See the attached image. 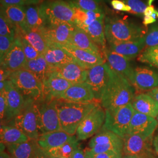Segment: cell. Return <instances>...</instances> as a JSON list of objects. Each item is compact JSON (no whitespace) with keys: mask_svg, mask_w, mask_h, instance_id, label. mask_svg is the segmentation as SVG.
<instances>
[{"mask_svg":"<svg viewBox=\"0 0 158 158\" xmlns=\"http://www.w3.org/2000/svg\"><path fill=\"white\" fill-rule=\"evenodd\" d=\"M135 96L134 85L111 69L110 77L100 100L102 108L107 110L124 106L131 103Z\"/></svg>","mask_w":158,"mask_h":158,"instance_id":"1","label":"cell"},{"mask_svg":"<svg viewBox=\"0 0 158 158\" xmlns=\"http://www.w3.org/2000/svg\"><path fill=\"white\" fill-rule=\"evenodd\" d=\"M98 103L97 101L78 103L57 99V109L62 130L70 135L76 134L79 125Z\"/></svg>","mask_w":158,"mask_h":158,"instance_id":"2","label":"cell"},{"mask_svg":"<svg viewBox=\"0 0 158 158\" xmlns=\"http://www.w3.org/2000/svg\"><path fill=\"white\" fill-rule=\"evenodd\" d=\"M104 30L108 44L138 40L146 35L144 29L141 27L118 18H105Z\"/></svg>","mask_w":158,"mask_h":158,"instance_id":"3","label":"cell"},{"mask_svg":"<svg viewBox=\"0 0 158 158\" xmlns=\"http://www.w3.org/2000/svg\"><path fill=\"white\" fill-rule=\"evenodd\" d=\"M8 80L11 81L25 100L42 101L43 84L28 70L22 69L12 72Z\"/></svg>","mask_w":158,"mask_h":158,"instance_id":"4","label":"cell"},{"mask_svg":"<svg viewBox=\"0 0 158 158\" xmlns=\"http://www.w3.org/2000/svg\"><path fill=\"white\" fill-rule=\"evenodd\" d=\"M134 111L131 103L105 110L106 118L102 128L110 131L124 139L128 135L130 122Z\"/></svg>","mask_w":158,"mask_h":158,"instance_id":"5","label":"cell"},{"mask_svg":"<svg viewBox=\"0 0 158 158\" xmlns=\"http://www.w3.org/2000/svg\"><path fill=\"white\" fill-rule=\"evenodd\" d=\"M7 124L12 125L22 131L31 140L37 141L40 137L36 102L26 100L22 111Z\"/></svg>","mask_w":158,"mask_h":158,"instance_id":"6","label":"cell"},{"mask_svg":"<svg viewBox=\"0 0 158 158\" xmlns=\"http://www.w3.org/2000/svg\"><path fill=\"white\" fill-rule=\"evenodd\" d=\"M40 11L46 25L74 23V11L70 3L63 0L46 1L40 6Z\"/></svg>","mask_w":158,"mask_h":158,"instance_id":"7","label":"cell"},{"mask_svg":"<svg viewBox=\"0 0 158 158\" xmlns=\"http://www.w3.org/2000/svg\"><path fill=\"white\" fill-rule=\"evenodd\" d=\"M124 140L113 132L102 128L89 143L88 151L93 153L115 152L123 154Z\"/></svg>","mask_w":158,"mask_h":158,"instance_id":"8","label":"cell"},{"mask_svg":"<svg viewBox=\"0 0 158 158\" xmlns=\"http://www.w3.org/2000/svg\"><path fill=\"white\" fill-rule=\"evenodd\" d=\"M57 99H54L36 102L40 135L62 130L57 109Z\"/></svg>","mask_w":158,"mask_h":158,"instance_id":"9","label":"cell"},{"mask_svg":"<svg viewBox=\"0 0 158 158\" xmlns=\"http://www.w3.org/2000/svg\"><path fill=\"white\" fill-rule=\"evenodd\" d=\"M106 118L105 110L98 103L83 119L76 131L79 141L86 140L102 130Z\"/></svg>","mask_w":158,"mask_h":158,"instance_id":"10","label":"cell"},{"mask_svg":"<svg viewBox=\"0 0 158 158\" xmlns=\"http://www.w3.org/2000/svg\"><path fill=\"white\" fill-rule=\"evenodd\" d=\"M111 68L106 62L87 69L85 82L90 86L96 101L100 103L110 77Z\"/></svg>","mask_w":158,"mask_h":158,"instance_id":"11","label":"cell"},{"mask_svg":"<svg viewBox=\"0 0 158 158\" xmlns=\"http://www.w3.org/2000/svg\"><path fill=\"white\" fill-rule=\"evenodd\" d=\"M124 140L123 155L138 156L143 158H155L151 155L150 142L152 136L141 134H128Z\"/></svg>","mask_w":158,"mask_h":158,"instance_id":"12","label":"cell"},{"mask_svg":"<svg viewBox=\"0 0 158 158\" xmlns=\"http://www.w3.org/2000/svg\"><path fill=\"white\" fill-rule=\"evenodd\" d=\"M75 27L74 23H59L46 25L41 31L49 45H68L70 44Z\"/></svg>","mask_w":158,"mask_h":158,"instance_id":"13","label":"cell"},{"mask_svg":"<svg viewBox=\"0 0 158 158\" xmlns=\"http://www.w3.org/2000/svg\"><path fill=\"white\" fill-rule=\"evenodd\" d=\"M4 89L6 96L5 118L1 124H7L22 111L26 100L10 80L5 81Z\"/></svg>","mask_w":158,"mask_h":158,"instance_id":"14","label":"cell"},{"mask_svg":"<svg viewBox=\"0 0 158 158\" xmlns=\"http://www.w3.org/2000/svg\"><path fill=\"white\" fill-rule=\"evenodd\" d=\"M27 62L21 38L17 36L11 49L1 60V68L12 73L23 69Z\"/></svg>","mask_w":158,"mask_h":158,"instance_id":"15","label":"cell"},{"mask_svg":"<svg viewBox=\"0 0 158 158\" xmlns=\"http://www.w3.org/2000/svg\"><path fill=\"white\" fill-rule=\"evenodd\" d=\"M102 52L110 68L117 73L124 76L132 85L135 69L130 64V60L111 51L107 47L102 50Z\"/></svg>","mask_w":158,"mask_h":158,"instance_id":"16","label":"cell"},{"mask_svg":"<svg viewBox=\"0 0 158 158\" xmlns=\"http://www.w3.org/2000/svg\"><path fill=\"white\" fill-rule=\"evenodd\" d=\"M56 45L66 51L76 60V62L86 69L106 62L102 54H96L89 51L83 50L70 44Z\"/></svg>","mask_w":158,"mask_h":158,"instance_id":"17","label":"cell"},{"mask_svg":"<svg viewBox=\"0 0 158 158\" xmlns=\"http://www.w3.org/2000/svg\"><path fill=\"white\" fill-rule=\"evenodd\" d=\"M158 126L156 118L134 111L130 122L128 134H141L151 137Z\"/></svg>","mask_w":158,"mask_h":158,"instance_id":"18","label":"cell"},{"mask_svg":"<svg viewBox=\"0 0 158 158\" xmlns=\"http://www.w3.org/2000/svg\"><path fill=\"white\" fill-rule=\"evenodd\" d=\"M72 85L68 80L51 73L43 82L42 101L59 99Z\"/></svg>","mask_w":158,"mask_h":158,"instance_id":"19","label":"cell"},{"mask_svg":"<svg viewBox=\"0 0 158 158\" xmlns=\"http://www.w3.org/2000/svg\"><path fill=\"white\" fill-rule=\"evenodd\" d=\"M6 151L12 158H42L44 151L36 140H29L17 144L6 145Z\"/></svg>","mask_w":158,"mask_h":158,"instance_id":"20","label":"cell"},{"mask_svg":"<svg viewBox=\"0 0 158 158\" xmlns=\"http://www.w3.org/2000/svg\"><path fill=\"white\" fill-rule=\"evenodd\" d=\"M59 99L78 103H88L96 101L90 86L85 81L73 84Z\"/></svg>","mask_w":158,"mask_h":158,"instance_id":"21","label":"cell"},{"mask_svg":"<svg viewBox=\"0 0 158 158\" xmlns=\"http://www.w3.org/2000/svg\"><path fill=\"white\" fill-rule=\"evenodd\" d=\"M132 85L136 89L151 90L158 87V73L149 68H136Z\"/></svg>","mask_w":158,"mask_h":158,"instance_id":"22","label":"cell"},{"mask_svg":"<svg viewBox=\"0 0 158 158\" xmlns=\"http://www.w3.org/2000/svg\"><path fill=\"white\" fill-rule=\"evenodd\" d=\"M87 69L77 63H69L57 68L52 69V73L65 79L72 84L85 81Z\"/></svg>","mask_w":158,"mask_h":158,"instance_id":"23","label":"cell"},{"mask_svg":"<svg viewBox=\"0 0 158 158\" xmlns=\"http://www.w3.org/2000/svg\"><path fill=\"white\" fill-rule=\"evenodd\" d=\"M109 49L131 60L139 56L145 48V36L138 40L108 44Z\"/></svg>","mask_w":158,"mask_h":158,"instance_id":"24","label":"cell"},{"mask_svg":"<svg viewBox=\"0 0 158 158\" xmlns=\"http://www.w3.org/2000/svg\"><path fill=\"white\" fill-rule=\"evenodd\" d=\"M42 55L52 69L57 68L69 63H77L73 57L66 51L55 44H49Z\"/></svg>","mask_w":158,"mask_h":158,"instance_id":"25","label":"cell"},{"mask_svg":"<svg viewBox=\"0 0 158 158\" xmlns=\"http://www.w3.org/2000/svg\"><path fill=\"white\" fill-rule=\"evenodd\" d=\"M72 136L62 130H60L41 134L37 142L40 148L44 152H47L60 147L68 142Z\"/></svg>","mask_w":158,"mask_h":158,"instance_id":"26","label":"cell"},{"mask_svg":"<svg viewBox=\"0 0 158 158\" xmlns=\"http://www.w3.org/2000/svg\"><path fill=\"white\" fill-rule=\"evenodd\" d=\"M131 104L137 112L155 118L158 117V102L147 93H142L135 96Z\"/></svg>","mask_w":158,"mask_h":158,"instance_id":"27","label":"cell"},{"mask_svg":"<svg viewBox=\"0 0 158 158\" xmlns=\"http://www.w3.org/2000/svg\"><path fill=\"white\" fill-rule=\"evenodd\" d=\"M1 13L17 28V32L28 28L26 21L25 7L20 6H1Z\"/></svg>","mask_w":158,"mask_h":158,"instance_id":"28","label":"cell"},{"mask_svg":"<svg viewBox=\"0 0 158 158\" xmlns=\"http://www.w3.org/2000/svg\"><path fill=\"white\" fill-rule=\"evenodd\" d=\"M70 45L96 54H102V53L99 46L93 42L86 32L77 26H76L72 35Z\"/></svg>","mask_w":158,"mask_h":158,"instance_id":"29","label":"cell"},{"mask_svg":"<svg viewBox=\"0 0 158 158\" xmlns=\"http://www.w3.org/2000/svg\"><path fill=\"white\" fill-rule=\"evenodd\" d=\"M1 143L5 145L17 144L28 141V137L22 131L10 124H1Z\"/></svg>","mask_w":158,"mask_h":158,"instance_id":"30","label":"cell"},{"mask_svg":"<svg viewBox=\"0 0 158 158\" xmlns=\"http://www.w3.org/2000/svg\"><path fill=\"white\" fill-rule=\"evenodd\" d=\"M23 69L31 72L42 84L52 70L42 55L36 59L27 60Z\"/></svg>","mask_w":158,"mask_h":158,"instance_id":"31","label":"cell"},{"mask_svg":"<svg viewBox=\"0 0 158 158\" xmlns=\"http://www.w3.org/2000/svg\"><path fill=\"white\" fill-rule=\"evenodd\" d=\"M17 36H21L27 40L41 55H43L49 46V44L41 30L28 28L25 31H18Z\"/></svg>","mask_w":158,"mask_h":158,"instance_id":"32","label":"cell"},{"mask_svg":"<svg viewBox=\"0 0 158 158\" xmlns=\"http://www.w3.org/2000/svg\"><path fill=\"white\" fill-rule=\"evenodd\" d=\"M72 6L74 11V24L76 26L84 29L97 19H105V15L102 10L85 11L75 6Z\"/></svg>","mask_w":158,"mask_h":158,"instance_id":"33","label":"cell"},{"mask_svg":"<svg viewBox=\"0 0 158 158\" xmlns=\"http://www.w3.org/2000/svg\"><path fill=\"white\" fill-rule=\"evenodd\" d=\"M104 19H97L83 29L90 36L93 42L102 47V50L106 47Z\"/></svg>","mask_w":158,"mask_h":158,"instance_id":"34","label":"cell"},{"mask_svg":"<svg viewBox=\"0 0 158 158\" xmlns=\"http://www.w3.org/2000/svg\"><path fill=\"white\" fill-rule=\"evenodd\" d=\"M26 21L29 29L41 30L46 25L45 20L42 17L40 6H29L25 8Z\"/></svg>","mask_w":158,"mask_h":158,"instance_id":"35","label":"cell"},{"mask_svg":"<svg viewBox=\"0 0 158 158\" xmlns=\"http://www.w3.org/2000/svg\"><path fill=\"white\" fill-rule=\"evenodd\" d=\"M79 140L77 136L72 135L70 139L60 147L44 152L46 154L61 158H70L74 151L79 147Z\"/></svg>","mask_w":158,"mask_h":158,"instance_id":"36","label":"cell"},{"mask_svg":"<svg viewBox=\"0 0 158 158\" xmlns=\"http://www.w3.org/2000/svg\"><path fill=\"white\" fill-rule=\"evenodd\" d=\"M139 62L148 63L158 68V45L145 48L138 56Z\"/></svg>","mask_w":158,"mask_h":158,"instance_id":"37","label":"cell"},{"mask_svg":"<svg viewBox=\"0 0 158 158\" xmlns=\"http://www.w3.org/2000/svg\"><path fill=\"white\" fill-rule=\"evenodd\" d=\"M17 28L2 13L0 14V36L16 38Z\"/></svg>","mask_w":158,"mask_h":158,"instance_id":"38","label":"cell"},{"mask_svg":"<svg viewBox=\"0 0 158 158\" xmlns=\"http://www.w3.org/2000/svg\"><path fill=\"white\" fill-rule=\"evenodd\" d=\"M70 4L85 11L101 10L99 2L95 0H72Z\"/></svg>","mask_w":158,"mask_h":158,"instance_id":"39","label":"cell"},{"mask_svg":"<svg viewBox=\"0 0 158 158\" xmlns=\"http://www.w3.org/2000/svg\"><path fill=\"white\" fill-rule=\"evenodd\" d=\"M127 6L131 8L130 13L141 15L144 14L147 6L141 0H123Z\"/></svg>","mask_w":158,"mask_h":158,"instance_id":"40","label":"cell"},{"mask_svg":"<svg viewBox=\"0 0 158 158\" xmlns=\"http://www.w3.org/2000/svg\"><path fill=\"white\" fill-rule=\"evenodd\" d=\"M19 37L21 38V40L23 50L27 60H33L38 58L40 55H42L40 52L34 48V46H32L29 43L27 40L21 36H19Z\"/></svg>","mask_w":158,"mask_h":158,"instance_id":"41","label":"cell"},{"mask_svg":"<svg viewBox=\"0 0 158 158\" xmlns=\"http://www.w3.org/2000/svg\"><path fill=\"white\" fill-rule=\"evenodd\" d=\"M16 38L6 36H0V60L11 49Z\"/></svg>","mask_w":158,"mask_h":158,"instance_id":"42","label":"cell"},{"mask_svg":"<svg viewBox=\"0 0 158 158\" xmlns=\"http://www.w3.org/2000/svg\"><path fill=\"white\" fill-rule=\"evenodd\" d=\"M145 48L158 45V25L153 26L145 36Z\"/></svg>","mask_w":158,"mask_h":158,"instance_id":"43","label":"cell"},{"mask_svg":"<svg viewBox=\"0 0 158 158\" xmlns=\"http://www.w3.org/2000/svg\"><path fill=\"white\" fill-rule=\"evenodd\" d=\"M40 0H1V6H23L30 4H36Z\"/></svg>","mask_w":158,"mask_h":158,"instance_id":"44","label":"cell"},{"mask_svg":"<svg viewBox=\"0 0 158 158\" xmlns=\"http://www.w3.org/2000/svg\"><path fill=\"white\" fill-rule=\"evenodd\" d=\"M87 158H123V154L115 152L93 153L85 150Z\"/></svg>","mask_w":158,"mask_h":158,"instance_id":"45","label":"cell"},{"mask_svg":"<svg viewBox=\"0 0 158 158\" xmlns=\"http://www.w3.org/2000/svg\"><path fill=\"white\" fill-rule=\"evenodd\" d=\"M6 108V96L5 89L0 91V117L2 123L5 118Z\"/></svg>","mask_w":158,"mask_h":158,"instance_id":"46","label":"cell"},{"mask_svg":"<svg viewBox=\"0 0 158 158\" xmlns=\"http://www.w3.org/2000/svg\"><path fill=\"white\" fill-rule=\"evenodd\" d=\"M111 6H113V8L122 11L128 12L131 11V8L128 6H127L123 1L120 0H113L111 1Z\"/></svg>","mask_w":158,"mask_h":158,"instance_id":"47","label":"cell"},{"mask_svg":"<svg viewBox=\"0 0 158 158\" xmlns=\"http://www.w3.org/2000/svg\"><path fill=\"white\" fill-rule=\"evenodd\" d=\"M71 158H87L85 151L79 146L74 152Z\"/></svg>","mask_w":158,"mask_h":158,"instance_id":"48","label":"cell"},{"mask_svg":"<svg viewBox=\"0 0 158 158\" xmlns=\"http://www.w3.org/2000/svg\"><path fill=\"white\" fill-rule=\"evenodd\" d=\"M11 72L6 70L3 68H1V73H0V81H4L8 79V77Z\"/></svg>","mask_w":158,"mask_h":158,"instance_id":"49","label":"cell"},{"mask_svg":"<svg viewBox=\"0 0 158 158\" xmlns=\"http://www.w3.org/2000/svg\"><path fill=\"white\" fill-rule=\"evenodd\" d=\"M146 93L149 94V96H151L158 102V87L153 89L151 90L147 91V93Z\"/></svg>","mask_w":158,"mask_h":158,"instance_id":"50","label":"cell"},{"mask_svg":"<svg viewBox=\"0 0 158 158\" xmlns=\"http://www.w3.org/2000/svg\"><path fill=\"white\" fill-rule=\"evenodd\" d=\"M156 21V19L153 18L152 16H145L143 18V24L147 26L149 24L152 23Z\"/></svg>","mask_w":158,"mask_h":158,"instance_id":"51","label":"cell"},{"mask_svg":"<svg viewBox=\"0 0 158 158\" xmlns=\"http://www.w3.org/2000/svg\"><path fill=\"white\" fill-rule=\"evenodd\" d=\"M155 8L152 6H147L145 11L144 12L143 15L145 16H152L153 12L155 11Z\"/></svg>","mask_w":158,"mask_h":158,"instance_id":"52","label":"cell"},{"mask_svg":"<svg viewBox=\"0 0 158 158\" xmlns=\"http://www.w3.org/2000/svg\"><path fill=\"white\" fill-rule=\"evenodd\" d=\"M152 145L154 152L158 156V134L153 139Z\"/></svg>","mask_w":158,"mask_h":158,"instance_id":"53","label":"cell"},{"mask_svg":"<svg viewBox=\"0 0 158 158\" xmlns=\"http://www.w3.org/2000/svg\"><path fill=\"white\" fill-rule=\"evenodd\" d=\"M0 158H12L8 152H6L4 151H1Z\"/></svg>","mask_w":158,"mask_h":158,"instance_id":"54","label":"cell"},{"mask_svg":"<svg viewBox=\"0 0 158 158\" xmlns=\"http://www.w3.org/2000/svg\"><path fill=\"white\" fill-rule=\"evenodd\" d=\"M42 158H61L60 157H57V156H52V155H50L48 154H46V153L44 152V156Z\"/></svg>","mask_w":158,"mask_h":158,"instance_id":"55","label":"cell"},{"mask_svg":"<svg viewBox=\"0 0 158 158\" xmlns=\"http://www.w3.org/2000/svg\"><path fill=\"white\" fill-rule=\"evenodd\" d=\"M123 158H143L138 156H134V155H123Z\"/></svg>","mask_w":158,"mask_h":158,"instance_id":"56","label":"cell"},{"mask_svg":"<svg viewBox=\"0 0 158 158\" xmlns=\"http://www.w3.org/2000/svg\"><path fill=\"white\" fill-rule=\"evenodd\" d=\"M154 1L155 0H148V5L149 6H152V2Z\"/></svg>","mask_w":158,"mask_h":158,"instance_id":"57","label":"cell"},{"mask_svg":"<svg viewBox=\"0 0 158 158\" xmlns=\"http://www.w3.org/2000/svg\"><path fill=\"white\" fill-rule=\"evenodd\" d=\"M153 13H155V14H156V17H158V11H156V10H155V11H154V12H153Z\"/></svg>","mask_w":158,"mask_h":158,"instance_id":"58","label":"cell"},{"mask_svg":"<svg viewBox=\"0 0 158 158\" xmlns=\"http://www.w3.org/2000/svg\"><path fill=\"white\" fill-rule=\"evenodd\" d=\"M95 1H97V2H100L102 0H95Z\"/></svg>","mask_w":158,"mask_h":158,"instance_id":"59","label":"cell"},{"mask_svg":"<svg viewBox=\"0 0 158 158\" xmlns=\"http://www.w3.org/2000/svg\"><path fill=\"white\" fill-rule=\"evenodd\" d=\"M156 119H157V120H158V117H156Z\"/></svg>","mask_w":158,"mask_h":158,"instance_id":"60","label":"cell"},{"mask_svg":"<svg viewBox=\"0 0 158 158\" xmlns=\"http://www.w3.org/2000/svg\"></svg>","mask_w":158,"mask_h":158,"instance_id":"61","label":"cell"}]
</instances>
